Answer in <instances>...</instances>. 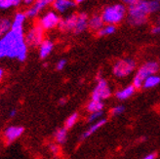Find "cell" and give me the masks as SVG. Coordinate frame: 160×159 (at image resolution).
<instances>
[{"mask_svg":"<svg viewBox=\"0 0 160 159\" xmlns=\"http://www.w3.org/2000/svg\"><path fill=\"white\" fill-rule=\"evenodd\" d=\"M103 21L102 16L100 15H94L88 21V27L94 31H99L103 27Z\"/></svg>","mask_w":160,"mask_h":159,"instance_id":"17","label":"cell"},{"mask_svg":"<svg viewBox=\"0 0 160 159\" xmlns=\"http://www.w3.org/2000/svg\"><path fill=\"white\" fill-rule=\"evenodd\" d=\"M12 21L5 17H0V38L3 37L11 30Z\"/></svg>","mask_w":160,"mask_h":159,"instance_id":"19","label":"cell"},{"mask_svg":"<svg viewBox=\"0 0 160 159\" xmlns=\"http://www.w3.org/2000/svg\"><path fill=\"white\" fill-rule=\"evenodd\" d=\"M28 57V45L25 34L20 31L10 30L0 38V59L9 58L25 62Z\"/></svg>","mask_w":160,"mask_h":159,"instance_id":"1","label":"cell"},{"mask_svg":"<svg viewBox=\"0 0 160 159\" xmlns=\"http://www.w3.org/2000/svg\"><path fill=\"white\" fill-rule=\"evenodd\" d=\"M59 102H60V105H63V104H66V100L65 99H61Z\"/></svg>","mask_w":160,"mask_h":159,"instance_id":"38","label":"cell"},{"mask_svg":"<svg viewBox=\"0 0 160 159\" xmlns=\"http://www.w3.org/2000/svg\"><path fill=\"white\" fill-rule=\"evenodd\" d=\"M122 1H123L124 3H126V4H129V5H131V4L135 3L136 1H138V0H122Z\"/></svg>","mask_w":160,"mask_h":159,"instance_id":"34","label":"cell"},{"mask_svg":"<svg viewBox=\"0 0 160 159\" xmlns=\"http://www.w3.org/2000/svg\"><path fill=\"white\" fill-rule=\"evenodd\" d=\"M75 6V3L73 0H55V2L53 3V7L56 10V12H58L60 14L66 13L68 10L71 9Z\"/></svg>","mask_w":160,"mask_h":159,"instance_id":"13","label":"cell"},{"mask_svg":"<svg viewBox=\"0 0 160 159\" xmlns=\"http://www.w3.org/2000/svg\"><path fill=\"white\" fill-rule=\"evenodd\" d=\"M54 2H55V0H36V1L26 11L25 14L27 16V18H30V19L35 18L48 5H51Z\"/></svg>","mask_w":160,"mask_h":159,"instance_id":"9","label":"cell"},{"mask_svg":"<svg viewBox=\"0 0 160 159\" xmlns=\"http://www.w3.org/2000/svg\"><path fill=\"white\" fill-rule=\"evenodd\" d=\"M55 139L56 142L60 145H63L68 140V130L63 127V128H60L56 131L55 133Z\"/></svg>","mask_w":160,"mask_h":159,"instance_id":"22","label":"cell"},{"mask_svg":"<svg viewBox=\"0 0 160 159\" xmlns=\"http://www.w3.org/2000/svg\"><path fill=\"white\" fill-rule=\"evenodd\" d=\"M27 20V16L23 12H18L15 14V17L12 21L11 29L15 31H20L23 32V25Z\"/></svg>","mask_w":160,"mask_h":159,"instance_id":"12","label":"cell"},{"mask_svg":"<svg viewBox=\"0 0 160 159\" xmlns=\"http://www.w3.org/2000/svg\"><path fill=\"white\" fill-rule=\"evenodd\" d=\"M23 132H25V128L22 126H10L4 131V139L8 144H10L18 140Z\"/></svg>","mask_w":160,"mask_h":159,"instance_id":"11","label":"cell"},{"mask_svg":"<svg viewBox=\"0 0 160 159\" xmlns=\"http://www.w3.org/2000/svg\"><path fill=\"white\" fill-rule=\"evenodd\" d=\"M106 123H107V119H106V118H102V119H100L99 121L93 123V124L89 127V128H88V129L82 134L81 140H85V139H87V138H89L90 136H92V135H93L94 133H96L100 128H102V127L103 125H105Z\"/></svg>","mask_w":160,"mask_h":159,"instance_id":"16","label":"cell"},{"mask_svg":"<svg viewBox=\"0 0 160 159\" xmlns=\"http://www.w3.org/2000/svg\"><path fill=\"white\" fill-rule=\"evenodd\" d=\"M160 84V76L153 74L148 76L145 81L142 83V86L145 89H149V88H153V87H156L157 85Z\"/></svg>","mask_w":160,"mask_h":159,"instance_id":"20","label":"cell"},{"mask_svg":"<svg viewBox=\"0 0 160 159\" xmlns=\"http://www.w3.org/2000/svg\"><path fill=\"white\" fill-rule=\"evenodd\" d=\"M152 32L153 33H160V26L159 27H156L154 28H152Z\"/></svg>","mask_w":160,"mask_h":159,"instance_id":"35","label":"cell"},{"mask_svg":"<svg viewBox=\"0 0 160 159\" xmlns=\"http://www.w3.org/2000/svg\"><path fill=\"white\" fill-rule=\"evenodd\" d=\"M78 118H79V115L78 113L74 112L72 113L71 115H69L68 118H67V120L65 122V128L68 130V129H70V128H72V127L76 124L77 120H78Z\"/></svg>","mask_w":160,"mask_h":159,"instance_id":"25","label":"cell"},{"mask_svg":"<svg viewBox=\"0 0 160 159\" xmlns=\"http://www.w3.org/2000/svg\"><path fill=\"white\" fill-rule=\"evenodd\" d=\"M159 70V65L156 62H148L138 69L134 79H133V86L136 89H139L142 86L143 81L150 76L155 74Z\"/></svg>","mask_w":160,"mask_h":159,"instance_id":"4","label":"cell"},{"mask_svg":"<svg viewBox=\"0 0 160 159\" xmlns=\"http://www.w3.org/2000/svg\"><path fill=\"white\" fill-rule=\"evenodd\" d=\"M149 4V11L150 13H155L160 10V3L158 1H154V0H150L148 1Z\"/></svg>","mask_w":160,"mask_h":159,"instance_id":"27","label":"cell"},{"mask_svg":"<svg viewBox=\"0 0 160 159\" xmlns=\"http://www.w3.org/2000/svg\"><path fill=\"white\" fill-rule=\"evenodd\" d=\"M54 49V43L51 40H48V39H45V40L42 41V43L39 45V57L40 59H46L50 56V54L52 53Z\"/></svg>","mask_w":160,"mask_h":159,"instance_id":"15","label":"cell"},{"mask_svg":"<svg viewBox=\"0 0 160 159\" xmlns=\"http://www.w3.org/2000/svg\"><path fill=\"white\" fill-rule=\"evenodd\" d=\"M3 76H4V70L2 68H0V80L3 78Z\"/></svg>","mask_w":160,"mask_h":159,"instance_id":"36","label":"cell"},{"mask_svg":"<svg viewBox=\"0 0 160 159\" xmlns=\"http://www.w3.org/2000/svg\"><path fill=\"white\" fill-rule=\"evenodd\" d=\"M126 12L127 10L123 4H114L106 7L101 16L107 25L115 26L125 18Z\"/></svg>","mask_w":160,"mask_h":159,"instance_id":"3","label":"cell"},{"mask_svg":"<svg viewBox=\"0 0 160 159\" xmlns=\"http://www.w3.org/2000/svg\"><path fill=\"white\" fill-rule=\"evenodd\" d=\"M155 157H156L155 153H150V154H148L147 156H145L142 159H155Z\"/></svg>","mask_w":160,"mask_h":159,"instance_id":"32","label":"cell"},{"mask_svg":"<svg viewBox=\"0 0 160 159\" xmlns=\"http://www.w3.org/2000/svg\"><path fill=\"white\" fill-rule=\"evenodd\" d=\"M16 115H17V110H16V109H12L9 112V117H11V118L15 117Z\"/></svg>","mask_w":160,"mask_h":159,"instance_id":"33","label":"cell"},{"mask_svg":"<svg viewBox=\"0 0 160 159\" xmlns=\"http://www.w3.org/2000/svg\"><path fill=\"white\" fill-rule=\"evenodd\" d=\"M76 22H77V14H71L68 17L61 19L59 22V29L61 31H73L76 26Z\"/></svg>","mask_w":160,"mask_h":159,"instance_id":"10","label":"cell"},{"mask_svg":"<svg viewBox=\"0 0 160 159\" xmlns=\"http://www.w3.org/2000/svg\"><path fill=\"white\" fill-rule=\"evenodd\" d=\"M136 68V62L132 59H123L117 61L112 67V72L114 76L118 78H123L132 73Z\"/></svg>","mask_w":160,"mask_h":159,"instance_id":"5","label":"cell"},{"mask_svg":"<svg viewBox=\"0 0 160 159\" xmlns=\"http://www.w3.org/2000/svg\"><path fill=\"white\" fill-rule=\"evenodd\" d=\"M103 109V102L102 101H95L91 100L87 105V110L90 113L93 112H99V111H102Z\"/></svg>","mask_w":160,"mask_h":159,"instance_id":"21","label":"cell"},{"mask_svg":"<svg viewBox=\"0 0 160 159\" xmlns=\"http://www.w3.org/2000/svg\"><path fill=\"white\" fill-rule=\"evenodd\" d=\"M60 20H61V18L59 17L57 12L49 11V12L45 13L42 17L39 19L38 26L43 30L53 29L55 27H58Z\"/></svg>","mask_w":160,"mask_h":159,"instance_id":"7","label":"cell"},{"mask_svg":"<svg viewBox=\"0 0 160 159\" xmlns=\"http://www.w3.org/2000/svg\"><path fill=\"white\" fill-rule=\"evenodd\" d=\"M49 149H50V152H52V153H54V154H57L58 152H59V147L56 145V144H52V145H50L49 146Z\"/></svg>","mask_w":160,"mask_h":159,"instance_id":"30","label":"cell"},{"mask_svg":"<svg viewBox=\"0 0 160 159\" xmlns=\"http://www.w3.org/2000/svg\"><path fill=\"white\" fill-rule=\"evenodd\" d=\"M22 3V0H0V10H7L10 8L18 7Z\"/></svg>","mask_w":160,"mask_h":159,"instance_id":"23","label":"cell"},{"mask_svg":"<svg viewBox=\"0 0 160 159\" xmlns=\"http://www.w3.org/2000/svg\"><path fill=\"white\" fill-rule=\"evenodd\" d=\"M154 1H158V2H159V1H160V0H154Z\"/></svg>","mask_w":160,"mask_h":159,"instance_id":"39","label":"cell"},{"mask_svg":"<svg viewBox=\"0 0 160 159\" xmlns=\"http://www.w3.org/2000/svg\"><path fill=\"white\" fill-rule=\"evenodd\" d=\"M103 112L102 111H99V112H93L89 115L88 117V121L89 122H97L99 121L100 119H102V116Z\"/></svg>","mask_w":160,"mask_h":159,"instance_id":"26","label":"cell"},{"mask_svg":"<svg viewBox=\"0 0 160 159\" xmlns=\"http://www.w3.org/2000/svg\"><path fill=\"white\" fill-rule=\"evenodd\" d=\"M116 31V27L113 25H107L103 26L99 31H98V35L99 36H108L110 34H113Z\"/></svg>","mask_w":160,"mask_h":159,"instance_id":"24","label":"cell"},{"mask_svg":"<svg viewBox=\"0 0 160 159\" xmlns=\"http://www.w3.org/2000/svg\"><path fill=\"white\" fill-rule=\"evenodd\" d=\"M124 110H125V107L123 106H117L111 109V114L114 116H117V115L122 114L124 112Z\"/></svg>","mask_w":160,"mask_h":159,"instance_id":"28","label":"cell"},{"mask_svg":"<svg viewBox=\"0 0 160 159\" xmlns=\"http://www.w3.org/2000/svg\"><path fill=\"white\" fill-rule=\"evenodd\" d=\"M111 95V90L108 82L103 78H99L98 83L92 93V100L95 101H103L108 99Z\"/></svg>","mask_w":160,"mask_h":159,"instance_id":"8","label":"cell"},{"mask_svg":"<svg viewBox=\"0 0 160 159\" xmlns=\"http://www.w3.org/2000/svg\"><path fill=\"white\" fill-rule=\"evenodd\" d=\"M135 90H136V88L133 85H129V86L125 87L124 89L117 91L115 94V97L120 101L127 100V99H129L130 97L133 96L134 93H135Z\"/></svg>","mask_w":160,"mask_h":159,"instance_id":"18","label":"cell"},{"mask_svg":"<svg viewBox=\"0 0 160 159\" xmlns=\"http://www.w3.org/2000/svg\"><path fill=\"white\" fill-rule=\"evenodd\" d=\"M35 1H36V0H22V2L25 3L26 5H28V6H31Z\"/></svg>","mask_w":160,"mask_h":159,"instance_id":"31","label":"cell"},{"mask_svg":"<svg viewBox=\"0 0 160 159\" xmlns=\"http://www.w3.org/2000/svg\"><path fill=\"white\" fill-rule=\"evenodd\" d=\"M44 30L38 25L31 27L25 35V41L28 47H37L44 40Z\"/></svg>","mask_w":160,"mask_h":159,"instance_id":"6","label":"cell"},{"mask_svg":"<svg viewBox=\"0 0 160 159\" xmlns=\"http://www.w3.org/2000/svg\"><path fill=\"white\" fill-rule=\"evenodd\" d=\"M148 14H150L148 0H138L128 7V22L135 27L142 26L147 22Z\"/></svg>","mask_w":160,"mask_h":159,"instance_id":"2","label":"cell"},{"mask_svg":"<svg viewBox=\"0 0 160 159\" xmlns=\"http://www.w3.org/2000/svg\"><path fill=\"white\" fill-rule=\"evenodd\" d=\"M73 1H74L75 4H81V3H83L85 1V0H73Z\"/></svg>","mask_w":160,"mask_h":159,"instance_id":"37","label":"cell"},{"mask_svg":"<svg viewBox=\"0 0 160 159\" xmlns=\"http://www.w3.org/2000/svg\"><path fill=\"white\" fill-rule=\"evenodd\" d=\"M88 21H89V18H88V15L86 13L77 14V22L73 32L75 34H80L85 31L88 27Z\"/></svg>","mask_w":160,"mask_h":159,"instance_id":"14","label":"cell"},{"mask_svg":"<svg viewBox=\"0 0 160 159\" xmlns=\"http://www.w3.org/2000/svg\"><path fill=\"white\" fill-rule=\"evenodd\" d=\"M66 66H67V60L62 59V60H60V61L57 62V65H56V69L59 70V71H61V70H62L63 68L66 67Z\"/></svg>","mask_w":160,"mask_h":159,"instance_id":"29","label":"cell"}]
</instances>
